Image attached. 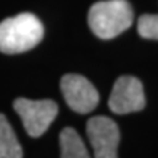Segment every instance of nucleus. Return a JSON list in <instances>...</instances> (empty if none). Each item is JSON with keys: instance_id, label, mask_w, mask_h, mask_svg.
<instances>
[{"instance_id": "obj_3", "label": "nucleus", "mask_w": 158, "mask_h": 158, "mask_svg": "<svg viewBox=\"0 0 158 158\" xmlns=\"http://www.w3.org/2000/svg\"><path fill=\"white\" fill-rule=\"evenodd\" d=\"M13 108L31 137L42 136L58 115L57 103L50 99L31 100L27 98H17L13 102Z\"/></svg>"}, {"instance_id": "obj_4", "label": "nucleus", "mask_w": 158, "mask_h": 158, "mask_svg": "<svg viewBox=\"0 0 158 158\" xmlns=\"http://www.w3.org/2000/svg\"><path fill=\"white\" fill-rule=\"evenodd\" d=\"M86 132L94 150V158H118L120 131L112 118L107 116L91 117L87 121Z\"/></svg>"}, {"instance_id": "obj_5", "label": "nucleus", "mask_w": 158, "mask_h": 158, "mask_svg": "<svg viewBox=\"0 0 158 158\" xmlns=\"http://www.w3.org/2000/svg\"><path fill=\"white\" fill-rule=\"evenodd\" d=\"M108 107L117 115H127L144 110L145 94L140 79L131 75L117 78L108 99Z\"/></svg>"}, {"instance_id": "obj_1", "label": "nucleus", "mask_w": 158, "mask_h": 158, "mask_svg": "<svg viewBox=\"0 0 158 158\" xmlns=\"http://www.w3.org/2000/svg\"><path fill=\"white\" fill-rule=\"evenodd\" d=\"M44 37V25L33 13H20L0 23V52L19 54L37 46Z\"/></svg>"}, {"instance_id": "obj_8", "label": "nucleus", "mask_w": 158, "mask_h": 158, "mask_svg": "<svg viewBox=\"0 0 158 158\" xmlns=\"http://www.w3.org/2000/svg\"><path fill=\"white\" fill-rule=\"evenodd\" d=\"M0 158H23V148L3 113H0Z\"/></svg>"}, {"instance_id": "obj_6", "label": "nucleus", "mask_w": 158, "mask_h": 158, "mask_svg": "<svg viewBox=\"0 0 158 158\" xmlns=\"http://www.w3.org/2000/svg\"><path fill=\"white\" fill-rule=\"evenodd\" d=\"M61 91L67 106L77 113H90L99 104V92L87 78L66 74L61 79Z\"/></svg>"}, {"instance_id": "obj_2", "label": "nucleus", "mask_w": 158, "mask_h": 158, "mask_svg": "<svg viewBox=\"0 0 158 158\" xmlns=\"http://www.w3.org/2000/svg\"><path fill=\"white\" fill-rule=\"evenodd\" d=\"M133 23V9L128 0H102L88 11V25L96 37L111 40L125 32Z\"/></svg>"}, {"instance_id": "obj_7", "label": "nucleus", "mask_w": 158, "mask_h": 158, "mask_svg": "<svg viewBox=\"0 0 158 158\" xmlns=\"http://www.w3.org/2000/svg\"><path fill=\"white\" fill-rule=\"evenodd\" d=\"M61 158H91L82 137L74 128H63L59 135Z\"/></svg>"}, {"instance_id": "obj_9", "label": "nucleus", "mask_w": 158, "mask_h": 158, "mask_svg": "<svg viewBox=\"0 0 158 158\" xmlns=\"http://www.w3.org/2000/svg\"><path fill=\"white\" fill-rule=\"evenodd\" d=\"M138 34L146 40H158V15H142L137 23Z\"/></svg>"}]
</instances>
